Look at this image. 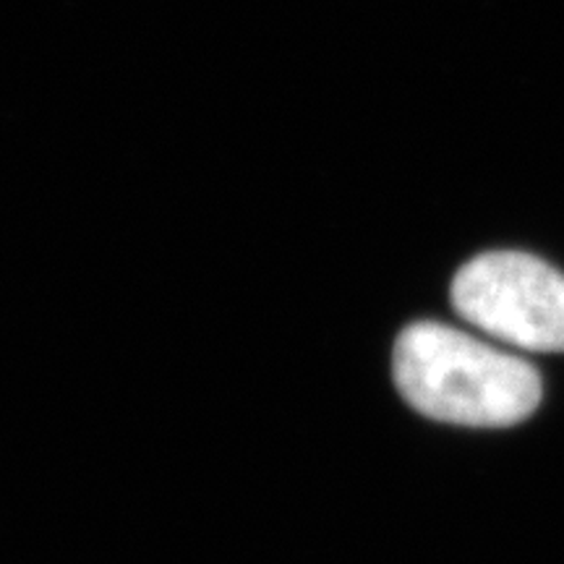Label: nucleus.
<instances>
[{
	"label": "nucleus",
	"instance_id": "1",
	"mask_svg": "<svg viewBox=\"0 0 564 564\" xmlns=\"http://www.w3.org/2000/svg\"><path fill=\"white\" fill-rule=\"evenodd\" d=\"M392 371L408 405L455 426H514L541 403L535 366L442 322L405 327Z\"/></svg>",
	"mask_w": 564,
	"mask_h": 564
},
{
	"label": "nucleus",
	"instance_id": "2",
	"mask_svg": "<svg viewBox=\"0 0 564 564\" xmlns=\"http://www.w3.org/2000/svg\"><path fill=\"white\" fill-rule=\"evenodd\" d=\"M453 308L481 333L514 348L564 352V274L523 251L470 259L449 288Z\"/></svg>",
	"mask_w": 564,
	"mask_h": 564
}]
</instances>
